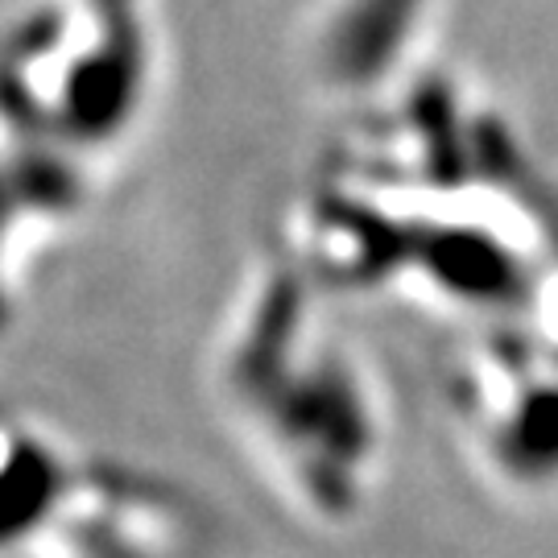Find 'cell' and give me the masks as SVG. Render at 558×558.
I'll return each mask as SVG.
<instances>
[{
    "instance_id": "obj_1",
    "label": "cell",
    "mask_w": 558,
    "mask_h": 558,
    "mask_svg": "<svg viewBox=\"0 0 558 558\" xmlns=\"http://www.w3.org/2000/svg\"><path fill=\"white\" fill-rule=\"evenodd\" d=\"M133 75H137L133 41L112 38L100 54L75 66L71 87H66V124L87 137L117 129V120L124 117L129 96H133Z\"/></svg>"
},
{
    "instance_id": "obj_2",
    "label": "cell",
    "mask_w": 558,
    "mask_h": 558,
    "mask_svg": "<svg viewBox=\"0 0 558 558\" xmlns=\"http://www.w3.org/2000/svg\"><path fill=\"white\" fill-rule=\"evenodd\" d=\"M59 497V468L38 442H17L0 463V546L25 538Z\"/></svg>"
},
{
    "instance_id": "obj_3",
    "label": "cell",
    "mask_w": 558,
    "mask_h": 558,
    "mask_svg": "<svg viewBox=\"0 0 558 558\" xmlns=\"http://www.w3.org/2000/svg\"><path fill=\"white\" fill-rule=\"evenodd\" d=\"M71 191V182L54 161L46 158H21L0 170V228L17 207H46L62 203ZM0 319H4V302H0Z\"/></svg>"
}]
</instances>
